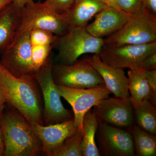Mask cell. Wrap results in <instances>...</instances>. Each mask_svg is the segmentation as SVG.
<instances>
[{"label": "cell", "instance_id": "7", "mask_svg": "<svg viewBox=\"0 0 156 156\" xmlns=\"http://www.w3.org/2000/svg\"><path fill=\"white\" fill-rule=\"evenodd\" d=\"M53 60L48 62L36 73L35 80L43 93L44 103V122L46 126L62 122L72 119L70 112L62 103L57 85L52 76Z\"/></svg>", "mask_w": 156, "mask_h": 156}, {"label": "cell", "instance_id": "25", "mask_svg": "<svg viewBox=\"0 0 156 156\" xmlns=\"http://www.w3.org/2000/svg\"><path fill=\"white\" fill-rule=\"evenodd\" d=\"M58 36L48 31L35 29L31 31L30 37L32 45H53Z\"/></svg>", "mask_w": 156, "mask_h": 156}, {"label": "cell", "instance_id": "2", "mask_svg": "<svg viewBox=\"0 0 156 156\" xmlns=\"http://www.w3.org/2000/svg\"><path fill=\"white\" fill-rule=\"evenodd\" d=\"M13 108L4 111L0 119L5 144L4 156L37 155L42 151L41 141L30 123Z\"/></svg>", "mask_w": 156, "mask_h": 156}, {"label": "cell", "instance_id": "1", "mask_svg": "<svg viewBox=\"0 0 156 156\" xmlns=\"http://www.w3.org/2000/svg\"><path fill=\"white\" fill-rule=\"evenodd\" d=\"M36 80L16 77L0 62V88L6 102L30 124L44 125L41 98Z\"/></svg>", "mask_w": 156, "mask_h": 156}, {"label": "cell", "instance_id": "8", "mask_svg": "<svg viewBox=\"0 0 156 156\" xmlns=\"http://www.w3.org/2000/svg\"><path fill=\"white\" fill-rule=\"evenodd\" d=\"M52 73L57 85L74 89H90L105 85L87 58L78 59L71 64L53 65Z\"/></svg>", "mask_w": 156, "mask_h": 156}, {"label": "cell", "instance_id": "19", "mask_svg": "<svg viewBox=\"0 0 156 156\" xmlns=\"http://www.w3.org/2000/svg\"><path fill=\"white\" fill-rule=\"evenodd\" d=\"M98 122L94 112L89 110L84 116L82 130V151L83 156H100L95 142Z\"/></svg>", "mask_w": 156, "mask_h": 156}, {"label": "cell", "instance_id": "3", "mask_svg": "<svg viewBox=\"0 0 156 156\" xmlns=\"http://www.w3.org/2000/svg\"><path fill=\"white\" fill-rule=\"evenodd\" d=\"M35 29L48 31L60 37L66 33L69 27L65 13H57L45 2H34L20 9V21L15 36Z\"/></svg>", "mask_w": 156, "mask_h": 156}, {"label": "cell", "instance_id": "5", "mask_svg": "<svg viewBox=\"0 0 156 156\" xmlns=\"http://www.w3.org/2000/svg\"><path fill=\"white\" fill-rule=\"evenodd\" d=\"M156 41V16L150 14L130 16L121 29L104 39V45L119 47L142 45Z\"/></svg>", "mask_w": 156, "mask_h": 156}, {"label": "cell", "instance_id": "6", "mask_svg": "<svg viewBox=\"0 0 156 156\" xmlns=\"http://www.w3.org/2000/svg\"><path fill=\"white\" fill-rule=\"evenodd\" d=\"M30 32L14 37L10 45L0 55V62L9 72L16 77L36 80V73L32 61Z\"/></svg>", "mask_w": 156, "mask_h": 156}, {"label": "cell", "instance_id": "9", "mask_svg": "<svg viewBox=\"0 0 156 156\" xmlns=\"http://www.w3.org/2000/svg\"><path fill=\"white\" fill-rule=\"evenodd\" d=\"M156 53V41L142 45L110 47L104 45L98 56L110 66L137 71L148 56Z\"/></svg>", "mask_w": 156, "mask_h": 156}, {"label": "cell", "instance_id": "27", "mask_svg": "<svg viewBox=\"0 0 156 156\" xmlns=\"http://www.w3.org/2000/svg\"><path fill=\"white\" fill-rule=\"evenodd\" d=\"M136 72L143 76L154 93H156V69L146 70L140 69Z\"/></svg>", "mask_w": 156, "mask_h": 156}, {"label": "cell", "instance_id": "28", "mask_svg": "<svg viewBox=\"0 0 156 156\" xmlns=\"http://www.w3.org/2000/svg\"><path fill=\"white\" fill-rule=\"evenodd\" d=\"M140 69L150 70L156 69V53L148 56L143 61Z\"/></svg>", "mask_w": 156, "mask_h": 156}, {"label": "cell", "instance_id": "18", "mask_svg": "<svg viewBox=\"0 0 156 156\" xmlns=\"http://www.w3.org/2000/svg\"><path fill=\"white\" fill-rule=\"evenodd\" d=\"M128 90L130 101L134 106L144 100L156 104V93L151 89L147 81L138 72L129 69L128 72Z\"/></svg>", "mask_w": 156, "mask_h": 156}, {"label": "cell", "instance_id": "32", "mask_svg": "<svg viewBox=\"0 0 156 156\" xmlns=\"http://www.w3.org/2000/svg\"><path fill=\"white\" fill-rule=\"evenodd\" d=\"M34 2V0H13V4L17 8L21 9L27 4H30Z\"/></svg>", "mask_w": 156, "mask_h": 156}, {"label": "cell", "instance_id": "23", "mask_svg": "<svg viewBox=\"0 0 156 156\" xmlns=\"http://www.w3.org/2000/svg\"><path fill=\"white\" fill-rule=\"evenodd\" d=\"M53 45H32V61L35 73L50 58Z\"/></svg>", "mask_w": 156, "mask_h": 156}, {"label": "cell", "instance_id": "15", "mask_svg": "<svg viewBox=\"0 0 156 156\" xmlns=\"http://www.w3.org/2000/svg\"><path fill=\"white\" fill-rule=\"evenodd\" d=\"M130 17L122 10L107 6L95 15L93 22L87 24L86 30L92 36L102 38L121 29Z\"/></svg>", "mask_w": 156, "mask_h": 156}, {"label": "cell", "instance_id": "16", "mask_svg": "<svg viewBox=\"0 0 156 156\" xmlns=\"http://www.w3.org/2000/svg\"><path fill=\"white\" fill-rule=\"evenodd\" d=\"M106 7L101 0H74L70 9L65 13L69 29L86 27L88 22Z\"/></svg>", "mask_w": 156, "mask_h": 156}, {"label": "cell", "instance_id": "12", "mask_svg": "<svg viewBox=\"0 0 156 156\" xmlns=\"http://www.w3.org/2000/svg\"><path fill=\"white\" fill-rule=\"evenodd\" d=\"M31 125L41 143L42 152L48 156H52L64 140L78 130L73 119L48 126L36 123Z\"/></svg>", "mask_w": 156, "mask_h": 156}, {"label": "cell", "instance_id": "26", "mask_svg": "<svg viewBox=\"0 0 156 156\" xmlns=\"http://www.w3.org/2000/svg\"><path fill=\"white\" fill-rule=\"evenodd\" d=\"M47 5L58 14H63L69 10L74 0H45Z\"/></svg>", "mask_w": 156, "mask_h": 156}, {"label": "cell", "instance_id": "24", "mask_svg": "<svg viewBox=\"0 0 156 156\" xmlns=\"http://www.w3.org/2000/svg\"><path fill=\"white\" fill-rule=\"evenodd\" d=\"M120 10L130 16H140L147 13L144 0H118Z\"/></svg>", "mask_w": 156, "mask_h": 156}, {"label": "cell", "instance_id": "31", "mask_svg": "<svg viewBox=\"0 0 156 156\" xmlns=\"http://www.w3.org/2000/svg\"><path fill=\"white\" fill-rule=\"evenodd\" d=\"M6 103H7V102H6L5 97L4 95L2 89L0 88V119L4 112Z\"/></svg>", "mask_w": 156, "mask_h": 156}, {"label": "cell", "instance_id": "10", "mask_svg": "<svg viewBox=\"0 0 156 156\" xmlns=\"http://www.w3.org/2000/svg\"><path fill=\"white\" fill-rule=\"evenodd\" d=\"M59 95L72 107L73 119L79 131L83 130L84 116L92 107L109 97L111 93L105 85L90 89H74L57 85Z\"/></svg>", "mask_w": 156, "mask_h": 156}, {"label": "cell", "instance_id": "33", "mask_svg": "<svg viewBox=\"0 0 156 156\" xmlns=\"http://www.w3.org/2000/svg\"><path fill=\"white\" fill-rule=\"evenodd\" d=\"M101 1L107 7L120 10L118 5V0H101Z\"/></svg>", "mask_w": 156, "mask_h": 156}, {"label": "cell", "instance_id": "20", "mask_svg": "<svg viewBox=\"0 0 156 156\" xmlns=\"http://www.w3.org/2000/svg\"><path fill=\"white\" fill-rule=\"evenodd\" d=\"M137 123L140 127L151 134L156 133V112L154 105L144 100L133 106Z\"/></svg>", "mask_w": 156, "mask_h": 156}, {"label": "cell", "instance_id": "4", "mask_svg": "<svg viewBox=\"0 0 156 156\" xmlns=\"http://www.w3.org/2000/svg\"><path fill=\"white\" fill-rule=\"evenodd\" d=\"M104 45L103 38L92 36L86 27H73L58 37L54 44V48L58 51L56 61L58 64H72L83 54L98 55Z\"/></svg>", "mask_w": 156, "mask_h": 156}, {"label": "cell", "instance_id": "30", "mask_svg": "<svg viewBox=\"0 0 156 156\" xmlns=\"http://www.w3.org/2000/svg\"><path fill=\"white\" fill-rule=\"evenodd\" d=\"M5 150V137L2 130L0 126V156H4Z\"/></svg>", "mask_w": 156, "mask_h": 156}, {"label": "cell", "instance_id": "14", "mask_svg": "<svg viewBox=\"0 0 156 156\" xmlns=\"http://www.w3.org/2000/svg\"><path fill=\"white\" fill-rule=\"evenodd\" d=\"M88 59L102 78L105 86L116 97L130 101L128 90V79L124 69L112 67L101 59L98 54L88 57Z\"/></svg>", "mask_w": 156, "mask_h": 156}, {"label": "cell", "instance_id": "11", "mask_svg": "<svg viewBox=\"0 0 156 156\" xmlns=\"http://www.w3.org/2000/svg\"><path fill=\"white\" fill-rule=\"evenodd\" d=\"M95 107L94 113L98 122L121 128L130 127L133 122L131 101L119 98H107Z\"/></svg>", "mask_w": 156, "mask_h": 156}, {"label": "cell", "instance_id": "17", "mask_svg": "<svg viewBox=\"0 0 156 156\" xmlns=\"http://www.w3.org/2000/svg\"><path fill=\"white\" fill-rule=\"evenodd\" d=\"M20 9L12 2L0 10V55L16 35L20 21Z\"/></svg>", "mask_w": 156, "mask_h": 156}, {"label": "cell", "instance_id": "13", "mask_svg": "<svg viewBox=\"0 0 156 156\" xmlns=\"http://www.w3.org/2000/svg\"><path fill=\"white\" fill-rule=\"evenodd\" d=\"M99 141L103 150L108 155H135L132 135L127 131L106 123L100 122Z\"/></svg>", "mask_w": 156, "mask_h": 156}, {"label": "cell", "instance_id": "22", "mask_svg": "<svg viewBox=\"0 0 156 156\" xmlns=\"http://www.w3.org/2000/svg\"><path fill=\"white\" fill-rule=\"evenodd\" d=\"M82 132L77 131L66 138L52 156H83Z\"/></svg>", "mask_w": 156, "mask_h": 156}, {"label": "cell", "instance_id": "29", "mask_svg": "<svg viewBox=\"0 0 156 156\" xmlns=\"http://www.w3.org/2000/svg\"><path fill=\"white\" fill-rule=\"evenodd\" d=\"M144 3L148 13L156 16V0H144Z\"/></svg>", "mask_w": 156, "mask_h": 156}, {"label": "cell", "instance_id": "34", "mask_svg": "<svg viewBox=\"0 0 156 156\" xmlns=\"http://www.w3.org/2000/svg\"><path fill=\"white\" fill-rule=\"evenodd\" d=\"M13 0H0V10L13 2Z\"/></svg>", "mask_w": 156, "mask_h": 156}, {"label": "cell", "instance_id": "21", "mask_svg": "<svg viewBox=\"0 0 156 156\" xmlns=\"http://www.w3.org/2000/svg\"><path fill=\"white\" fill-rule=\"evenodd\" d=\"M136 153L140 156H154L156 154L155 136L134 126L132 129Z\"/></svg>", "mask_w": 156, "mask_h": 156}]
</instances>
